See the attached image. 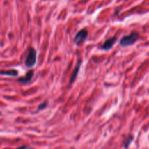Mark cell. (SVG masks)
I'll return each instance as SVG.
<instances>
[{
  "instance_id": "cell-9",
  "label": "cell",
  "mask_w": 149,
  "mask_h": 149,
  "mask_svg": "<svg viewBox=\"0 0 149 149\" xmlns=\"http://www.w3.org/2000/svg\"><path fill=\"white\" fill-rule=\"evenodd\" d=\"M47 106V102H45V103H42L41 105H39V107H38V111L43 110V109H46Z\"/></svg>"
},
{
  "instance_id": "cell-4",
  "label": "cell",
  "mask_w": 149,
  "mask_h": 149,
  "mask_svg": "<svg viewBox=\"0 0 149 149\" xmlns=\"http://www.w3.org/2000/svg\"><path fill=\"white\" fill-rule=\"evenodd\" d=\"M116 41H117V38H116V36L109 38L108 40H106V42H105V43L102 45L100 48H101V49H103V50H110L111 49H112V47H113V45H115Z\"/></svg>"
},
{
  "instance_id": "cell-5",
  "label": "cell",
  "mask_w": 149,
  "mask_h": 149,
  "mask_svg": "<svg viewBox=\"0 0 149 149\" xmlns=\"http://www.w3.org/2000/svg\"><path fill=\"white\" fill-rule=\"evenodd\" d=\"M33 76V71L31 70L29 72L26 73V76L23 77H20L17 79L18 82L22 83V84H28V83L30 82L31 81V79Z\"/></svg>"
},
{
  "instance_id": "cell-1",
  "label": "cell",
  "mask_w": 149,
  "mask_h": 149,
  "mask_svg": "<svg viewBox=\"0 0 149 149\" xmlns=\"http://www.w3.org/2000/svg\"><path fill=\"white\" fill-rule=\"evenodd\" d=\"M139 39V34L138 33H132L131 34L125 36L121 39L119 45L123 47L134 45Z\"/></svg>"
},
{
  "instance_id": "cell-6",
  "label": "cell",
  "mask_w": 149,
  "mask_h": 149,
  "mask_svg": "<svg viewBox=\"0 0 149 149\" xmlns=\"http://www.w3.org/2000/svg\"><path fill=\"white\" fill-rule=\"evenodd\" d=\"M81 64V60H79L78 62H77V65H76L75 68H74V71H73L72 74H71V78H70V81H69L70 84H71V83L74 82V81L76 80V79H77V75H78V73H79V71Z\"/></svg>"
},
{
  "instance_id": "cell-10",
  "label": "cell",
  "mask_w": 149,
  "mask_h": 149,
  "mask_svg": "<svg viewBox=\"0 0 149 149\" xmlns=\"http://www.w3.org/2000/svg\"><path fill=\"white\" fill-rule=\"evenodd\" d=\"M20 148H30V146H20L19 147Z\"/></svg>"
},
{
  "instance_id": "cell-7",
  "label": "cell",
  "mask_w": 149,
  "mask_h": 149,
  "mask_svg": "<svg viewBox=\"0 0 149 149\" xmlns=\"http://www.w3.org/2000/svg\"><path fill=\"white\" fill-rule=\"evenodd\" d=\"M1 75L8 76V77H16L18 74V72L15 69H10L7 70V71H1Z\"/></svg>"
},
{
  "instance_id": "cell-8",
  "label": "cell",
  "mask_w": 149,
  "mask_h": 149,
  "mask_svg": "<svg viewBox=\"0 0 149 149\" xmlns=\"http://www.w3.org/2000/svg\"><path fill=\"white\" fill-rule=\"evenodd\" d=\"M132 141H133V138H132V136L128 137V138L124 141V143H123L124 147H125V148H127V147H129L131 143L132 142Z\"/></svg>"
},
{
  "instance_id": "cell-2",
  "label": "cell",
  "mask_w": 149,
  "mask_h": 149,
  "mask_svg": "<svg viewBox=\"0 0 149 149\" xmlns=\"http://www.w3.org/2000/svg\"><path fill=\"white\" fill-rule=\"evenodd\" d=\"M36 51L34 48L30 47L28 50L27 56L25 60V65L27 68H33L36 63Z\"/></svg>"
},
{
  "instance_id": "cell-3",
  "label": "cell",
  "mask_w": 149,
  "mask_h": 149,
  "mask_svg": "<svg viewBox=\"0 0 149 149\" xmlns=\"http://www.w3.org/2000/svg\"><path fill=\"white\" fill-rule=\"evenodd\" d=\"M87 36H88V32L85 29H81L78 33L76 34L75 37H74V42L77 46H80L82 45L87 39Z\"/></svg>"
}]
</instances>
